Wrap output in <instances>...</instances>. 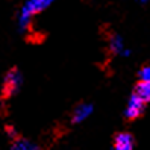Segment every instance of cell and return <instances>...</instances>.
<instances>
[{"mask_svg": "<svg viewBox=\"0 0 150 150\" xmlns=\"http://www.w3.org/2000/svg\"><path fill=\"white\" fill-rule=\"evenodd\" d=\"M138 76H139V81L141 82H150V67L149 65L141 67Z\"/></svg>", "mask_w": 150, "mask_h": 150, "instance_id": "obj_9", "label": "cell"}, {"mask_svg": "<svg viewBox=\"0 0 150 150\" xmlns=\"http://www.w3.org/2000/svg\"><path fill=\"white\" fill-rule=\"evenodd\" d=\"M134 94H137L143 102L149 103V100H150V82H141V81H138L135 88H134Z\"/></svg>", "mask_w": 150, "mask_h": 150, "instance_id": "obj_8", "label": "cell"}, {"mask_svg": "<svg viewBox=\"0 0 150 150\" xmlns=\"http://www.w3.org/2000/svg\"><path fill=\"white\" fill-rule=\"evenodd\" d=\"M94 112V105L93 103H79L77 106L73 109V115H71V123L73 125H79V123L85 121L88 117Z\"/></svg>", "mask_w": 150, "mask_h": 150, "instance_id": "obj_4", "label": "cell"}, {"mask_svg": "<svg viewBox=\"0 0 150 150\" xmlns=\"http://www.w3.org/2000/svg\"><path fill=\"white\" fill-rule=\"evenodd\" d=\"M109 49H111V53H114V55H123L125 53V50H126V47H125V41H123V38H121V35H118V33H111V37H109Z\"/></svg>", "mask_w": 150, "mask_h": 150, "instance_id": "obj_7", "label": "cell"}, {"mask_svg": "<svg viewBox=\"0 0 150 150\" xmlns=\"http://www.w3.org/2000/svg\"><path fill=\"white\" fill-rule=\"evenodd\" d=\"M52 5L50 0H29L26 2L18 14V29L20 32H26L30 24H32V18L35 15L41 14L42 11H46L47 8Z\"/></svg>", "mask_w": 150, "mask_h": 150, "instance_id": "obj_1", "label": "cell"}, {"mask_svg": "<svg viewBox=\"0 0 150 150\" xmlns=\"http://www.w3.org/2000/svg\"><path fill=\"white\" fill-rule=\"evenodd\" d=\"M11 141H12L11 150H41V147L37 143H33L30 139H26V138H21L20 135Z\"/></svg>", "mask_w": 150, "mask_h": 150, "instance_id": "obj_6", "label": "cell"}, {"mask_svg": "<svg viewBox=\"0 0 150 150\" xmlns=\"http://www.w3.org/2000/svg\"><path fill=\"white\" fill-rule=\"evenodd\" d=\"M23 83V74L18 68H11L9 71L5 74L3 79V88H2V99L8 100L11 99L12 96H15L18 93L20 86Z\"/></svg>", "mask_w": 150, "mask_h": 150, "instance_id": "obj_2", "label": "cell"}, {"mask_svg": "<svg viewBox=\"0 0 150 150\" xmlns=\"http://www.w3.org/2000/svg\"><path fill=\"white\" fill-rule=\"evenodd\" d=\"M146 105H147L146 102H143L137 94L132 93L129 100H127L126 109H125V118L129 120V121H134V120L139 118L146 111Z\"/></svg>", "mask_w": 150, "mask_h": 150, "instance_id": "obj_3", "label": "cell"}, {"mask_svg": "<svg viewBox=\"0 0 150 150\" xmlns=\"http://www.w3.org/2000/svg\"><path fill=\"white\" fill-rule=\"evenodd\" d=\"M135 139L129 132H118L114 137V150H134Z\"/></svg>", "mask_w": 150, "mask_h": 150, "instance_id": "obj_5", "label": "cell"}]
</instances>
